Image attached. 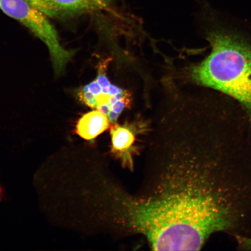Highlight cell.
I'll return each mask as SVG.
<instances>
[{"instance_id":"1","label":"cell","mask_w":251,"mask_h":251,"mask_svg":"<svg viewBox=\"0 0 251 251\" xmlns=\"http://www.w3.org/2000/svg\"><path fill=\"white\" fill-rule=\"evenodd\" d=\"M208 39L211 51L191 68V80L236 100L251 123V44L223 28L210 31Z\"/></svg>"},{"instance_id":"2","label":"cell","mask_w":251,"mask_h":251,"mask_svg":"<svg viewBox=\"0 0 251 251\" xmlns=\"http://www.w3.org/2000/svg\"><path fill=\"white\" fill-rule=\"evenodd\" d=\"M0 9L17 20L45 44L56 75L64 70L74 54L61 45L57 31L47 16L25 0H0Z\"/></svg>"},{"instance_id":"3","label":"cell","mask_w":251,"mask_h":251,"mask_svg":"<svg viewBox=\"0 0 251 251\" xmlns=\"http://www.w3.org/2000/svg\"><path fill=\"white\" fill-rule=\"evenodd\" d=\"M50 18H61L101 10L111 0H25Z\"/></svg>"},{"instance_id":"4","label":"cell","mask_w":251,"mask_h":251,"mask_svg":"<svg viewBox=\"0 0 251 251\" xmlns=\"http://www.w3.org/2000/svg\"><path fill=\"white\" fill-rule=\"evenodd\" d=\"M110 134L112 140V152L121 158L126 166L133 168L131 153L134 150L135 142V135L133 131L125 126L115 124L111 127Z\"/></svg>"},{"instance_id":"5","label":"cell","mask_w":251,"mask_h":251,"mask_svg":"<svg viewBox=\"0 0 251 251\" xmlns=\"http://www.w3.org/2000/svg\"><path fill=\"white\" fill-rule=\"evenodd\" d=\"M107 116L96 110L87 113L78 121L76 126V133L82 139L92 140L111 126Z\"/></svg>"},{"instance_id":"6","label":"cell","mask_w":251,"mask_h":251,"mask_svg":"<svg viewBox=\"0 0 251 251\" xmlns=\"http://www.w3.org/2000/svg\"><path fill=\"white\" fill-rule=\"evenodd\" d=\"M77 97L81 102H83L89 107L96 108L97 107L96 96L88 91H84L80 89L77 92Z\"/></svg>"},{"instance_id":"7","label":"cell","mask_w":251,"mask_h":251,"mask_svg":"<svg viewBox=\"0 0 251 251\" xmlns=\"http://www.w3.org/2000/svg\"><path fill=\"white\" fill-rule=\"evenodd\" d=\"M106 66H107L106 63H102V64L100 66L98 72L99 75L96 80L102 87V93L107 94L111 83L109 82L107 75L106 74Z\"/></svg>"},{"instance_id":"8","label":"cell","mask_w":251,"mask_h":251,"mask_svg":"<svg viewBox=\"0 0 251 251\" xmlns=\"http://www.w3.org/2000/svg\"><path fill=\"white\" fill-rule=\"evenodd\" d=\"M233 238L237 242L238 249L244 251H251V236L235 235Z\"/></svg>"},{"instance_id":"9","label":"cell","mask_w":251,"mask_h":251,"mask_svg":"<svg viewBox=\"0 0 251 251\" xmlns=\"http://www.w3.org/2000/svg\"><path fill=\"white\" fill-rule=\"evenodd\" d=\"M81 89L84 91H88V92H89L94 94V96H96V97L97 96H99L100 94L102 93V87L100 85V84L96 79L92 81V82L87 84V85L84 86Z\"/></svg>"},{"instance_id":"10","label":"cell","mask_w":251,"mask_h":251,"mask_svg":"<svg viewBox=\"0 0 251 251\" xmlns=\"http://www.w3.org/2000/svg\"><path fill=\"white\" fill-rule=\"evenodd\" d=\"M124 90L121 89V88L114 85V84H111L109 87L107 94L111 96H115L123 93Z\"/></svg>"},{"instance_id":"11","label":"cell","mask_w":251,"mask_h":251,"mask_svg":"<svg viewBox=\"0 0 251 251\" xmlns=\"http://www.w3.org/2000/svg\"><path fill=\"white\" fill-rule=\"evenodd\" d=\"M119 115L118 113H116L114 111H111L108 113L107 115V117L109 119L110 122L111 123H115V122H117L118 119L119 117Z\"/></svg>"}]
</instances>
